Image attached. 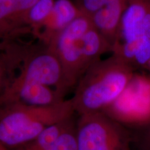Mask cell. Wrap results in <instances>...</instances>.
<instances>
[{"instance_id": "cell-1", "label": "cell", "mask_w": 150, "mask_h": 150, "mask_svg": "<svg viewBox=\"0 0 150 150\" xmlns=\"http://www.w3.org/2000/svg\"><path fill=\"white\" fill-rule=\"evenodd\" d=\"M136 72L115 54L88 69L74 88L71 100L79 116L103 112L121 95Z\"/></svg>"}, {"instance_id": "cell-2", "label": "cell", "mask_w": 150, "mask_h": 150, "mask_svg": "<svg viewBox=\"0 0 150 150\" xmlns=\"http://www.w3.org/2000/svg\"><path fill=\"white\" fill-rule=\"evenodd\" d=\"M75 113L71 99L44 107L6 106L0 115V143L13 149L27 143L55 124L72 117Z\"/></svg>"}, {"instance_id": "cell-3", "label": "cell", "mask_w": 150, "mask_h": 150, "mask_svg": "<svg viewBox=\"0 0 150 150\" xmlns=\"http://www.w3.org/2000/svg\"><path fill=\"white\" fill-rule=\"evenodd\" d=\"M1 50L4 56L7 70L19 67L16 78L36 82L52 87L65 96V87L62 65L54 50L40 41L34 45L16 42L5 43Z\"/></svg>"}, {"instance_id": "cell-4", "label": "cell", "mask_w": 150, "mask_h": 150, "mask_svg": "<svg viewBox=\"0 0 150 150\" xmlns=\"http://www.w3.org/2000/svg\"><path fill=\"white\" fill-rule=\"evenodd\" d=\"M111 54L136 72H150V0H127Z\"/></svg>"}, {"instance_id": "cell-5", "label": "cell", "mask_w": 150, "mask_h": 150, "mask_svg": "<svg viewBox=\"0 0 150 150\" xmlns=\"http://www.w3.org/2000/svg\"><path fill=\"white\" fill-rule=\"evenodd\" d=\"M78 150H133L131 131L103 112L79 116Z\"/></svg>"}, {"instance_id": "cell-6", "label": "cell", "mask_w": 150, "mask_h": 150, "mask_svg": "<svg viewBox=\"0 0 150 150\" xmlns=\"http://www.w3.org/2000/svg\"><path fill=\"white\" fill-rule=\"evenodd\" d=\"M91 18L81 14L61 31L50 46L62 65L67 92L74 88L87 71L83 54V37L91 27Z\"/></svg>"}, {"instance_id": "cell-7", "label": "cell", "mask_w": 150, "mask_h": 150, "mask_svg": "<svg viewBox=\"0 0 150 150\" xmlns=\"http://www.w3.org/2000/svg\"><path fill=\"white\" fill-rule=\"evenodd\" d=\"M103 112L129 129L149 124L150 81L136 72L120 96Z\"/></svg>"}, {"instance_id": "cell-8", "label": "cell", "mask_w": 150, "mask_h": 150, "mask_svg": "<svg viewBox=\"0 0 150 150\" xmlns=\"http://www.w3.org/2000/svg\"><path fill=\"white\" fill-rule=\"evenodd\" d=\"M65 97L53 88L19 79H9L0 95V102L6 106L44 107L61 103Z\"/></svg>"}, {"instance_id": "cell-9", "label": "cell", "mask_w": 150, "mask_h": 150, "mask_svg": "<svg viewBox=\"0 0 150 150\" xmlns=\"http://www.w3.org/2000/svg\"><path fill=\"white\" fill-rule=\"evenodd\" d=\"M75 3L81 13L91 18L112 50L127 0H76Z\"/></svg>"}, {"instance_id": "cell-10", "label": "cell", "mask_w": 150, "mask_h": 150, "mask_svg": "<svg viewBox=\"0 0 150 150\" xmlns=\"http://www.w3.org/2000/svg\"><path fill=\"white\" fill-rule=\"evenodd\" d=\"M37 0H0V45L28 31L25 20Z\"/></svg>"}, {"instance_id": "cell-11", "label": "cell", "mask_w": 150, "mask_h": 150, "mask_svg": "<svg viewBox=\"0 0 150 150\" xmlns=\"http://www.w3.org/2000/svg\"><path fill=\"white\" fill-rule=\"evenodd\" d=\"M81 14V11L72 0H56L51 14L36 38L50 45L58 35Z\"/></svg>"}, {"instance_id": "cell-12", "label": "cell", "mask_w": 150, "mask_h": 150, "mask_svg": "<svg viewBox=\"0 0 150 150\" xmlns=\"http://www.w3.org/2000/svg\"><path fill=\"white\" fill-rule=\"evenodd\" d=\"M73 117L52 125L42 131L37 138L13 150H50L63 131L72 122Z\"/></svg>"}, {"instance_id": "cell-13", "label": "cell", "mask_w": 150, "mask_h": 150, "mask_svg": "<svg viewBox=\"0 0 150 150\" xmlns=\"http://www.w3.org/2000/svg\"><path fill=\"white\" fill-rule=\"evenodd\" d=\"M56 0H37L28 11L25 28L37 37L51 14Z\"/></svg>"}, {"instance_id": "cell-14", "label": "cell", "mask_w": 150, "mask_h": 150, "mask_svg": "<svg viewBox=\"0 0 150 150\" xmlns=\"http://www.w3.org/2000/svg\"><path fill=\"white\" fill-rule=\"evenodd\" d=\"M76 124L73 120L59 136L50 150H78Z\"/></svg>"}, {"instance_id": "cell-15", "label": "cell", "mask_w": 150, "mask_h": 150, "mask_svg": "<svg viewBox=\"0 0 150 150\" xmlns=\"http://www.w3.org/2000/svg\"><path fill=\"white\" fill-rule=\"evenodd\" d=\"M133 147L137 150H150V123L139 128L130 129Z\"/></svg>"}, {"instance_id": "cell-16", "label": "cell", "mask_w": 150, "mask_h": 150, "mask_svg": "<svg viewBox=\"0 0 150 150\" xmlns=\"http://www.w3.org/2000/svg\"><path fill=\"white\" fill-rule=\"evenodd\" d=\"M6 74L7 72L5 63L1 54L0 55V95H1L4 88L6 81Z\"/></svg>"}, {"instance_id": "cell-17", "label": "cell", "mask_w": 150, "mask_h": 150, "mask_svg": "<svg viewBox=\"0 0 150 150\" xmlns=\"http://www.w3.org/2000/svg\"><path fill=\"white\" fill-rule=\"evenodd\" d=\"M0 150H8V148H6L5 147V146H4L3 145H1V143H0Z\"/></svg>"}, {"instance_id": "cell-18", "label": "cell", "mask_w": 150, "mask_h": 150, "mask_svg": "<svg viewBox=\"0 0 150 150\" xmlns=\"http://www.w3.org/2000/svg\"><path fill=\"white\" fill-rule=\"evenodd\" d=\"M133 150H137V149H134V147H133Z\"/></svg>"}]
</instances>
